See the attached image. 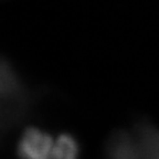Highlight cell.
Returning a JSON list of instances; mask_svg holds the SVG:
<instances>
[{
  "label": "cell",
  "mask_w": 159,
  "mask_h": 159,
  "mask_svg": "<svg viewBox=\"0 0 159 159\" xmlns=\"http://www.w3.org/2000/svg\"><path fill=\"white\" fill-rule=\"evenodd\" d=\"M39 93L29 87L8 59L0 55V145L32 114Z\"/></svg>",
  "instance_id": "1"
},
{
  "label": "cell",
  "mask_w": 159,
  "mask_h": 159,
  "mask_svg": "<svg viewBox=\"0 0 159 159\" xmlns=\"http://www.w3.org/2000/svg\"><path fill=\"white\" fill-rule=\"evenodd\" d=\"M81 152L80 143L74 135L70 133H61L54 139L52 158L54 159H74Z\"/></svg>",
  "instance_id": "3"
},
{
  "label": "cell",
  "mask_w": 159,
  "mask_h": 159,
  "mask_svg": "<svg viewBox=\"0 0 159 159\" xmlns=\"http://www.w3.org/2000/svg\"><path fill=\"white\" fill-rule=\"evenodd\" d=\"M54 139L50 133L39 127L29 126L20 135L17 143V155L21 158H52Z\"/></svg>",
  "instance_id": "2"
}]
</instances>
